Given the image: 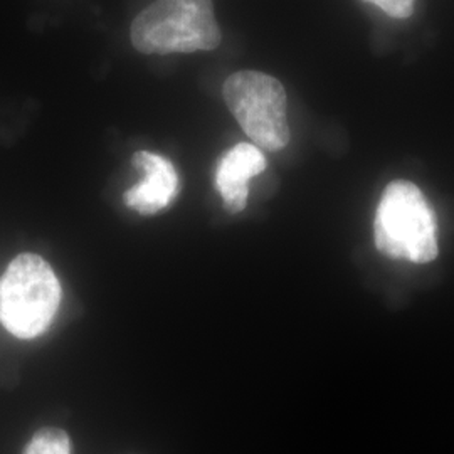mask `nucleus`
Masks as SVG:
<instances>
[{
    "label": "nucleus",
    "mask_w": 454,
    "mask_h": 454,
    "mask_svg": "<svg viewBox=\"0 0 454 454\" xmlns=\"http://www.w3.org/2000/svg\"><path fill=\"white\" fill-rule=\"evenodd\" d=\"M24 454H71V439L58 427H44L27 442Z\"/></svg>",
    "instance_id": "7"
},
{
    "label": "nucleus",
    "mask_w": 454,
    "mask_h": 454,
    "mask_svg": "<svg viewBox=\"0 0 454 454\" xmlns=\"http://www.w3.org/2000/svg\"><path fill=\"white\" fill-rule=\"evenodd\" d=\"M133 165L144 174V180L125 192V204L144 215L170 206L179 192V176L172 162L162 155L140 150L133 155Z\"/></svg>",
    "instance_id": "5"
},
{
    "label": "nucleus",
    "mask_w": 454,
    "mask_h": 454,
    "mask_svg": "<svg viewBox=\"0 0 454 454\" xmlns=\"http://www.w3.org/2000/svg\"><path fill=\"white\" fill-rule=\"evenodd\" d=\"M59 303V279L37 254H19L0 278V324L17 339L43 335Z\"/></svg>",
    "instance_id": "3"
},
{
    "label": "nucleus",
    "mask_w": 454,
    "mask_h": 454,
    "mask_svg": "<svg viewBox=\"0 0 454 454\" xmlns=\"http://www.w3.org/2000/svg\"><path fill=\"white\" fill-rule=\"evenodd\" d=\"M223 97L253 145L278 152L290 144L288 97L279 80L260 71H238L224 82Z\"/></svg>",
    "instance_id": "4"
},
{
    "label": "nucleus",
    "mask_w": 454,
    "mask_h": 454,
    "mask_svg": "<svg viewBox=\"0 0 454 454\" xmlns=\"http://www.w3.org/2000/svg\"><path fill=\"white\" fill-rule=\"evenodd\" d=\"M130 39L144 54H187L219 48L223 34L212 0H157L135 17Z\"/></svg>",
    "instance_id": "2"
},
{
    "label": "nucleus",
    "mask_w": 454,
    "mask_h": 454,
    "mask_svg": "<svg viewBox=\"0 0 454 454\" xmlns=\"http://www.w3.org/2000/svg\"><path fill=\"white\" fill-rule=\"evenodd\" d=\"M377 5L382 12L394 19H407L412 16L416 0H364Z\"/></svg>",
    "instance_id": "8"
},
{
    "label": "nucleus",
    "mask_w": 454,
    "mask_h": 454,
    "mask_svg": "<svg viewBox=\"0 0 454 454\" xmlns=\"http://www.w3.org/2000/svg\"><path fill=\"white\" fill-rule=\"evenodd\" d=\"M375 247L394 260L426 264L439 253L438 224L421 189L394 180L384 189L373 219Z\"/></svg>",
    "instance_id": "1"
},
{
    "label": "nucleus",
    "mask_w": 454,
    "mask_h": 454,
    "mask_svg": "<svg viewBox=\"0 0 454 454\" xmlns=\"http://www.w3.org/2000/svg\"><path fill=\"white\" fill-rule=\"evenodd\" d=\"M266 168L262 150L253 144H238L217 163L215 185L231 214L243 211L249 195V180Z\"/></svg>",
    "instance_id": "6"
}]
</instances>
